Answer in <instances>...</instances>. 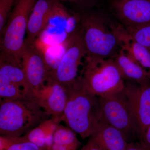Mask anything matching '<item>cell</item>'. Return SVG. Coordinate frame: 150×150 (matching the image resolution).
Listing matches in <instances>:
<instances>
[{
    "label": "cell",
    "instance_id": "cell-6",
    "mask_svg": "<svg viewBox=\"0 0 150 150\" xmlns=\"http://www.w3.org/2000/svg\"><path fill=\"white\" fill-rule=\"evenodd\" d=\"M34 96L21 61L9 54H0V98L18 99Z\"/></svg>",
    "mask_w": 150,
    "mask_h": 150
},
{
    "label": "cell",
    "instance_id": "cell-12",
    "mask_svg": "<svg viewBox=\"0 0 150 150\" xmlns=\"http://www.w3.org/2000/svg\"><path fill=\"white\" fill-rule=\"evenodd\" d=\"M38 103L51 118L62 121L68 99L67 88L48 76L43 86L34 93Z\"/></svg>",
    "mask_w": 150,
    "mask_h": 150
},
{
    "label": "cell",
    "instance_id": "cell-22",
    "mask_svg": "<svg viewBox=\"0 0 150 150\" xmlns=\"http://www.w3.org/2000/svg\"><path fill=\"white\" fill-rule=\"evenodd\" d=\"M57 1H66L75 4L84 9L91 8L99 0H56Z\"/></svg>",
    "mask_w": 150,
    "mask_h": 150
},
{
    "label": "cell",
    "instance_id": "cell-16",
    "mask_svg": "<svg viewBox=\"0 0 150 150\" xmlns=\"http://www.w3.org/2000/svg\"><path fill=\"white\" fill-rule=\"evenodd\" d=\"M113 59L123 79L141 86L150 83V78L144 70L123 49L120 48Z\"/></svg>",
    "mask_w": 150,
    "mask_h": 150
},
{
    "label": "cell",
    "instance_id": "cell-10",
    "mask_svg": "<svg viewBox=\"0 0 150 150\" xmlns=\"http://www.w3.org/2000/svg\"><path fill=\"white\" fill-rule=\"evenodd\" d=\"M21 59L28 84L35 93L43 86L49 72L45 56L35 43H25Z\"/></svg>",
    "mask_w": 150,
    "mask_h": 150
},
{
    "label": "cell",
    "instance_id": "cell-9",
    "mask_svg": "<svg viewBox=\"0 0 150 150\" xmlns=\"http://www.w3.org/2000/svg\"><path fill=\"white\" fill-rule=\"evenodd\" d=\"M124 92L131 108L135 134L141 139L150 125V83L125 84Z\"/></svg>",
    "mask_w": 150,
    "mask_h": 150
},
{
    "label": "cell",
    "instance_id": "cell-25",
    "mask_svg": "<svg viewBox=\"0 0 150 150\" xmlns=\"http://www.w3.org/2000/svg\"><path fill=\"white\" fill-rule=\"evenodd\" d=\"M150 150V125L146 130L144 136L141 139Z\"/></svg>",
    "mask_w": 150,
    "mask_h": 150
},
{
    "label": "cell",
    "instance_id": "cell-18",
    "mask_svg": "<svg viewBox=\"0 0 150 150\" xmlns=\"http://www.w3.org/2000/svg\"><path fill=\"white\" fill-rule=\"evenodd\" d=\"M53 140L54 144L65 146L71 150H77L81 145L74 131L60 124L54 132Z\"/></svg>",
    "mask_w": 150,
    "mask_h": 150
},
{
    "label": "cell",
    "instance_id": "cell-13",
    "mask_svg": "<svg viewBox=\"0 0 150 150\" xmlns=\"http://www.w3.org/2000/svg\"><path fill=\"white\" fill-rule=\"evenodd\" d=\"M57 2L56 0L36 1L28 19L25 43H35L36 38L47 27Z\"/></svg>",
    "mask_w": 150,
    "mask_h": 150
},
{
    "label": "cell",
    "instance_id": "cell-1",
    "mask_svg": "<svg viewBox=\"0 0 150 150\" xmlns=\"http://www.w3.org/2000/svg\"><path fill=\"white\" fill-rule=\"evenodd\" d=\"M67 88L68 99L62 121L85 139L93 135L101 120L99 97L85 89L79 78Z\"/></svg>",
    "mask_w": 150,
    "mask_h": 150
},
{
    "label": "cell",
    "instance_id": "cell-7",
    "mask_svg": "<svg viewBox=\"0 0 150 150\" xmlns=\"http://www.w3.org/2000/svg\"><path fill=\"white\" fill-rule=\"evenodd\" d=\"M87 51L80 28L68 38L67 47L55 69L48 74L66 88L72 85L79 78V68Z\"/></svg>",
    "mask_w": 150,
    "mask_h": 150
},
{
    "label": "cell",
    "instance_id": "cell-5",
    "mask_svg": "<svg viewBox=\"0 0 150 150\" xmlns=\"http://www.w3.org/2000/svg\"><path fill=\"white\" fill-rule=\"evenodd\" d=\"M37 0H16L1 37V52L21 61L30 14Z\"/></svg>",
    "mask_w": 150,
    "mask_h": 150
},
{
    "label": "cell",
    "instance_id": "cell-26",
    "mask_svg": "<svg viewBox=\"0 0 150 150\" xmlns=\"http://www.w3.org/2000/svg\"><path fill=\"white\" fill-rule=\"evenodd\" d=\"M49 150H71L69 148L65 146H62L53 143L52 145L50 147Z\"/></svg>",
    "mask_w": 150,
    "mask_h": 150
},
{
    "label": "cell",
    "instance_id": "cell-23",
    "mask_svg": "<svg viewBox=\"0 0 150 150\" xmlns=\"http://www.w3.org/2000/svg\"><path fill=\"white\" fill-rule=\"evenodd\" d=\"M125 150H149L142 140L136 143H129Z\"/></svg>",
    "mask_w": 150,
    "mask_h": 150
},
{
    "label": "cell",
    "instance_id": "cell-3",
    "mask_svg": "<svg viewBox=\"0 0 150 150\" xmlns=\"http://www.w3.org/2000/svg\"><path fill=\"white\" fill-rule=\"evenodd\" d=\"M91 9L84 10L80 16L87 56L113 59L121 48L113 23L104 13Z\"/></svg>",
    "mask_w": 150,
    "mask_h": 150
},
{
    "label": "cell",
    "instance_id": "cell-19",
    "mask_svg": "<svg viewBox=\"0 0 150 150\" xmlns=\"http://www.w3.org/2000/svg\"><path fill=\"white\" fill-rule=\"evenodd\" d=\"M0 150H47L41 149L23 137H0Z\"/></svg>",
    "mask_w": 150,
    "mask_h": 150
},
{
    "label": "cell",
    "instance_id": "cell-17",
    "mask_svg": "<svg viewBox=\"0 0 150 150\" xmlns=\"http://www.w3.org/2000/svg\"><path fill=\"white\" fill-rule=\"evenodd\" d=\"M61 121L59 118H51L43 121L22 137L41 149L49 150L53 144L54 132Z\"/></svg>",
    "mask_w": 150,
    "mask_h": 150
},
{
    "label": "cell",
    "instance_id": "cell-14",
    "mask_svg": "<svg viewBox=\"0 0 150 150\" xmlns=\"http://www.w3.org/2000/svg\"><path fill=\"white\" fill-rule=\"evenodd\" d=\"M113 28L123 49L144 70L150 78V51L134 40L124 26L113 23Z\"/></svg>",
    "mask_w": 150,
    "mask_h": 150
},
{
    "label": "cell",
    "instance_id": "cell-27",
    "mask_svg": "<svg viewBox=\"0 0 150 150\" xmlns=\"http://www.w3.org/2000/svg\"></svg>",
    "mask_w": 150,
    "mask_h": 150
},
{
    "label": "cell",
    "instance_id": "cell-20",
    "mask_svg": "<svg viewBox=\"0 0 150 150\" xmlns=\"http://www.w3.org/2000/svg\"><path fill=\"white\" fill-rule=\"evenodd\" d=\"M125 28L134 40L150 51V23Z\"/></svg>",
    "mask_w": 150,
    "mask_h": 150
},
{
    "label": "cell",
    "instance_id": "cell-24",
    "mask_svg": "<svg viewBox=\"0 0 150 150\" xmlns=\"http://www.w3.org/2000/svg\"><path fill=\"white\" fill-rule=\"evenodd\" d=\"M81 150H102L93 142L91 138H90L85 146Z\"/></svg>",
    "mask_w": 150,
    "mask_h": 150
},
{
    "label": "cell",
    "instance_id": "cell-4",
    "mask_svg": "<svg viewBox=\"0 0 150 150\" xmlns=\"http://www.w3.org/2000/svg\"><path fill=\"white\" fill-rule=\"evenodd\" d=\"M79 79L85 89L98 97L121 92L125 84L114 59L87 56Z\"/></svg>",
    "mask_w": 150,
    "mask_h": 150
},
{
    "label": "cell",
    "instance_id": "cell-2",
    "mask_svg": "<svg viewBox=\"0 0 150 150\" xmlns=\"http://www.w3.org/2000/svg\"><path fill=\"white\" fill-rule=\"evenodd\" d=\"M51 116L35 97L0 100V134L21 137Z\"/></svg>",
    "mask_w": 150,
    "mask_h": 150
},
{
    "label": "cell",
    "instance_id": "cell-15",
    "mask_svg": "<svg viewBox=\"0 0 150 150\" xmlns=\"http://www.w3.org/2000/svg\"><path fill=\"white\" fill-rule=\"evenodd\" d=\"M90 138L102 150H125L129 144L121 131L102 120Z\"/></svg>",
    "mask_w": 150,
    "mask_h": 150
},
{
    "label": "cell",
    "instance_id": "cell-8",
    "mask_svg": "<svg viewBox=\"0 0 150 150\" xmlns=\"http://www.w3.org/2000/svg\"><path fill=\"white\" fill-rule=\"evenodd\" d=\"M99 98L102 121L121 131L126 137L135 133L131 108L124 90Z\"/></svg>",
    "mask_w": 150,
    "mask_h": 150
},
{
    "label": "cell",
    "instance_id": "cell-21",
    "mask_svg": "<svg viewBox=\"0 0 150 150\" xmlns=\"http://www.w3.org/2000/svg\"><path fill=\"white\" fill-rule=\"evenodd\" d=\"M16 0H0V34H2L8 17Z\"/></svg>",
    "mask_w": 150,
    "mask_h": 150
},
{
    "label": "cell",
    "instance_id": "cell-11",
    "mask_svg": "<svg viewBox=\"0 0 150 150\" xmlns=\"http://www.w3.org/2000/svg\"><path fill=\"white\" fill-rule=\"evenodd\" d=\"M110 8L124 27L150 23V0H110Z\"/></svg>",
    "mask_w": 150,
    "mask_h": 150
}]
</instances>
